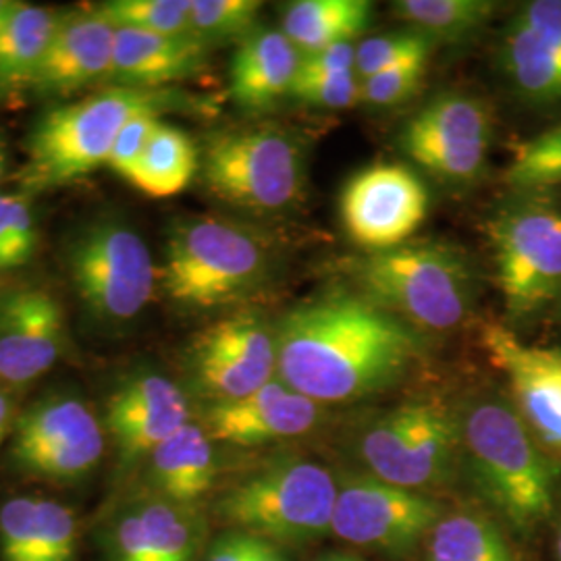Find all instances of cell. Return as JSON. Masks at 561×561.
<instances>
[{
  "label": "cell",
  "mask_w": 561,
  "mask_h": 561,
  "mask_svg": "<svg viewBox=\"0 0 561 561\" xmlns=\"http://www.w3.org/2000/svg\"><path fill=\"white\" fill-rule=\"evenodd\" d=\"M503 69L516 92L535 104L561 102V50L512 21L503 36Z\"/></svg>",
  "instance_id": "30"
},
{
  "label": "cell",
  "mask_w": 561,
  "mask_h": 561,
  "mask_svg": "<svg viewBox=\"0 0 561 561\" xmlns=\"http://www.w3.org/2000/svg\"><path fill=\"white\" fill-rule=\"evenodd\" d=\"M495 7L489 0H398L393 13L431 42H460L484 27Z\"/></svg>",
  "instance_id": "31"
},
{
  "label": "cell",
  "mask_w": 561,
  "mask_h": 561,
  "mask_svg": "<svg viewBox=\"0 0 561 561\" xmlns=\"http://www.w3.org/2000/svg\"><path fill=\"white\" fill-rule=\"evenodd\" d=\"M18 268L13 243H11V231L7 222V194L0 192V273Z\"/></svg>",
  "instance_id": "43"
},
{
  "label": "cell",
  "mask_w": 561,
  "mask_h": 561,
  "mask_svg": "<svg viewBox=\"0 0 561 561\" xmlns=\"http://www.w3.org/2000/svg\"><path fill=\"white\" fill-rule=\"evenodd\" d=\"M458 414L461 460L482 502L516 533H537L556 512L560 468L535 442L512 401L482 396Z\"/></svg>",
  "instance_id": "2"
},
{
  "label": "cell",
  "mask_w": 561,
  "mask_h": 561,
  "mask_svg": "<svg viewBox=\"0 0 561 561\" xmlns=\"http://www.w3.org/2000/svg\"><path fill=\"white\" fill-rule=\"evenodd\" d=\"M481 341L507 381L516 412L561 470V350L530 345L495 322L482 327Z\"/></svg>",
  "instance_id": "18"
},
{
  "label": "cell",
  "mask_w": 561,
  "mask_h": 561,
  "mask_svg": "<svg viewBox=\"0 0 561 561\" xmlns=\"http://www.w3.org/2000/svg\"><path fill=\"white\" fill-rule=\"evenodd\" d=\"M161 121L162 115H154V113L140 115V117L129 121L125 125V129L121 131L106 167H111L123 180L129 181V178L136 171V167H138V162H140L148 141L152 138V134L157 131Z\"/></svg>",
  "instance_id": "39"
},
{
  "label": "cell",
  "mask_w": 561,
  "mask_h": 561,
  "mask_svg": "<svg viewBox=\"0 0 561 561\" xmlns=\"http://www.w3.org/2000/svg\"><path fill=\"white\" fill-rule=\"evenodd\" d=\"M201 171V150L194 140L162 119L148 141L129 183L150 198H171L185 192Z\"/></svg>",
  "instance_id": "28"
},
{
  "label": "cell",
  "mask_w": 561,
  "mask_h": 561,
  "mask_svg": "<svg viewBox=\"0 0 561 561\" xmlns=\"http://www.w3.org/2000/svg\"><path fill=\"white\" fill-rule=\"evenodd\" d=\"M2 294H4V291H2V277H0V296H2Z\"/></svg>",
  "instance_id": "50"
},
{
  "label": "cell",
  "mask_w": 561,
  "mask_h": 561,
  "mask_svg": "<svg viewBox=\"0 0 561 561\" xmlns=\"http://www.w3.org/2000/svg\"><path fill=\"white\" fill-rule=\"evenodd\" d=\"M558 553H560V561H561V533H560V539H558Z\"/></svg>",
  "instance_id": "49"
},
{
  "label": "cell",
  "mask_w": 561,
  "mask_h": 561,
  "mask_svg": "<svg viewBox=\"0 0 561 561\" xmlns=\"http://www.w3.org/2000/svg\"><path fill=\"white\" fill-rule=\"evenodd\" d=\"M356 73V44H335L301 57L298 76Z\"/></svg>",
  "instance_id": "41"
},
{
  "label": "cell",
  "mask_w": 561,
  "mask_h": 561,
  "mask_svg": "<svg viewBox=\"0 0 561 561\" xmlns=\"http://www.w3.org/2000/svg\"><path fill=\"white\" fill-rule=\"evenodd\" d=\"M208 57V44L196 36H167L117 30L108 85L167 90L196 76Z\"/></svg>",
  "instance_id": "24"
},
{
  "label": "cell",
  "mask_w": 561,
  "mask_h": 561,
  "mask_svg": "<svg viewBox=\"0 0 561 561\" xmlns=\"http://www.w3.org/2000/svg\"><path fill=\"white\" fill-rule=\"evenodd\" d=\"M291 99L308 106L345 111L362 102V80L358 73L345 76H298Z\"/></svg>",
  "instance_id": "37"
},
{
  "label": "cell",
  "mask_w": 561,
  "mask_h": 561,
  "mask_svg": "<svg viewBox=\"0 0 561 561\" xmlns=\"http://www.w3.org/2000/svg\"><path fill=\"white\" fill-rule=\"evenodd\" d=\"M20 412L18 396H13V393H9L7 389L0 387V445L9 442Z\"/></svg>",
  "instance_id": "44"
},
{
  "label": "cell",
  "mask_w": 561,
  "mask_h": 561,
  "mask_svg": "<svg viewBox=\"0 0 561 561\" xmlns=\"http://www.w3.org/2000/svg\"><path fill=\"white\" fill-rule=\"evenodd\" d=\"M252 561H289L285 547L252 537Z\"/></svg>",
  "instance_id": "45"
},
{
  "label": "cell",
  "mask_w": 561,
  "mask_h": 561,
  "mask_svg": "<svg viewBox=\"0 0 561 561\" xmlns=\"http://www.w3.org/2000/svg\"><path fill=\"white\" fill-rule=\"evenodd\" d=\"M364 298L414 331L449 333L470 319L477 300L474 271L460 250L408 241L368 252L356 266Z\"/></svg>",
  "instance_id": "6"
},
{
  "label": "cell",
  "mask_w": 561,
  "mask_h": 561,
  "mask_svg": "<svg viewBox=\"0 0 561 561\" xmlns=\"http://www.w3.org/2000/svg\"><path fill=\"white\" fill-rule=\"evenodd\" d=\"M495 280L512 319H526L561 298V208L526 196L489 222Z\"/></svg>",
  "instance_id": "10"
},
{
  "label": "cell",
  "mask_w": 561,
  "mask_h": 561,
  "mask_svg": "<svg viewBox=\"0 0 561 561\" xmlns=\"http://www.w3.org/2000/svg\"><path fill=\"white\" fill-rule=\"evenodd\" d=\"M67 277L101 327L131 324L159 287V264L140 233L117 217L83 225L65 250Z\"/></svg>",
  "instance_id": "8"
},
{
  "label": "cell",
  "mask_w": 561,
  "mask_h": 561,
  "mask_svg": "<svg viewBox=\"0 0 561 561\" xmlns=\"http://www.w3.org/2000/svg\"><path fill=\"white\" fill-rule=\"evenodd\" d=\"M259 0H190V32L204 44L243 41L256 32Z\"/></svg>",
  "instance_id": "33"
},
{
  "label": "cell",
  "mask_w": 561,
  "mask_h": 561,
  "mask_svg": "<svg viewBox=\"0 0 561 561\" xmlns=\"http://www.w3.org/2000/svg\"><path fill=\"white\" fill-rule=\"evenodd\" d=\"M178 106L175 90L106 85L81 101L46 111L25 138L18 183L36 196L81 180L108 164L121 131L140 115H164Z\"/></svg>",
  "instance_id": "3"
},
{
  "label": "cell",
  "mask_w": 561,
  "mask_h": 561,
  "mask_svg": "<svg viewBox=\"0 0 561 561\" xmlns=\"http://www.w3.org/2000/svg\"><path fill=\"white\" fill-rule=\"evenodd\" d=\"M273 252L259 231L241 222L201 215L169 227L159 287L187 310L208 312L250 300L268 283Z\"/></svg>",
  "instance_id": "4"
},
{
  "label": "cell",
  "mask_w": 561,
  "mask_h": 561,
  "mask_svg": "<svg viewBox=\"0 0 561 561\" xmlns=\"http://www.w3.org/2000/svg\"><path fill=\"white\" fill-rule=\"evenodd\" d=\"M443 514V503L428 493L401 489L366 472H345L337 479L331 533L366 551L408 560L424 547Z\"/></svg>",
  "instance_id": "12"
},
{
  "label": "cell",
  "mask_w": 561,
  "mask_h": 561,
  "mask_svg": "<svg viewBox=\"0 0 561 561\" xmlns=\"http://www.w3.org/2000/svg\"><path fill=\"white\" fill-rule=\"evenodd\" d=\"M7 222H9L18 266L34 261L41 245V229L36 219L34 196L21 190L7 194Z\"/></svg>",
  "instance_id": "38"
},
{
  "label": "cell",
  "mask_w": 561,
  "mask_h": 561,
  "mask_svg": "<svg viewBox=\"0 0 561 561\" xmlns=\"http://www.w3.org/2000/svg\"><path fill=\"white\" fill-rule=\"evenodd\" d=\"M92 9L115 30L192 36L190 0H106L92 4Z\"/></svg>",
  "instance_id": "32"
},
{
  "label": "cell",
  "mask_w": 561,
  "mask_h": 561,
  "mask_svg": "<svg viewBox=\"0 0 561 561\" xmlns=\"http://www.w3.org/2000/svg\"><path fill=\"white\" fill-rule=\"evenodd\" d=\"M337 477L322 463L283 456L229 484L213 503L227 530L296 547L331 533Z\"/></svg>",
  "instance_id": "5"
},
{
  "label": "cell",
  "mask_w": 561,
  "mask_h": 561,
  "mask_svg": "<svg viewBox=\"0 0 561 561\" xmlns=\"http://www.w3.org/2000/svg\"><path fill=\"white\" fill-rule=\"evenodd\" d=\"M141 493L167 502L201 507L219 479L215 442L201 422H187L141 463Z\"/></svg>",
  "instance_id": "23"
},
{
  "label": "cell",
  "mask_w": 561,
  "mask_h": 561,
  "mask_svg": "<svg viewBox=\"0 0 561 561\" xmlns=\"http://www.w3.org/2000/svg\"><path fill=\"white\" fill-rule=\"evenodd\" d=\"M424 561H516L500 524L479 512L443 514L424 542Z\"/></svg>",
  "instance_id": "29"
},
{
  "label": "cell",
  "mask_w": 561,
  "mask_h": 561,
  "mask_svg": "<svg viewBox=\"0 0 561 561\" xmlns=\"http://www.w3.org/2000/svg\"><path fill=\"white\" fill-rule=\"evenodd\" d=\"M514 21L539 41L561 50V0H533Z\"/></svg>",
  "instance_id": "40"
},
{
  "label": "cell",
  "mask_w": 561,
  "mask_h": 561,
  "mask_svg": "<svg viewBox=\"0 0 561 561\" xmlns=\"http://www.w3.org/2000/svg\"><path fill=\"white\" fill-rule=\"evenodd\" d=\"M373 15L368 0H296L283 9L280 32L304 57L335 44H356Z\"/></svg>",
  "instance_id": "27"
},
{
  "label": "cell",
  "mask_w": 561,
  "mask_h": 561,
  "mask_svg": "<svg viewBox=\"0 0 561 561\" xmlns=\"http://www.w3.org/2000/svg\"><path fill=\"white\" fill-rule=\"evenodd\" d=\"M15 7H18V0H0V25L13 13Z\"/></svg>",
  "instance_id": "47"
},
{
  "label": "cell",
  "mask_w": 561,
  "mask_h": 561,
  "mask_svg": "<svg viewBox=\"0 0 561 561\" xmlns=\"http://www.w3.org/2000/svg\"><path fill=\"white\" fill-rule=\"evenodd\" d=\"M433 42L414 30L381 34L356 44V73L368 80L412 60H428Z\"/></svg>",
  "instance_id": "35"
},
{
  "label": "cell",
  "mask_w": 561,
  "mask_h": 561,
  "mask_svg": "<svg viewBox=\"0 0 561 561\" xmlns=\"http://www.w3.org/2000/svg\"><path fill=\"white\" fill-rule=\"evenodd\" d=\"M428 60H412L362 80V102L377 106V108H391L416 96L426 78Z\"/></svg>",
  "instance_id": "36"
},
{
  "label": "cell",
  "mask_w": 561,
  "mask_h": 561,
  "mask_svg": "<svg viewBox=\"0 0 561 561\" xmlns=\"http://www.w3.org/2000/svg\"><path fill=\"white\" fill-rule=\"evenodd\" d=\"M80 518L67 503L15 495L0 503V561H78Z\"/></svg>",
  "instance_id": "22"
},
{
  "label": "cell",
  "mask_w": 561,
  "mask_h": 561,
  "mask_svg": "<svg viewBox=\"0 0 561 561\" xmlns=\"http://www.w3.org/2000/svg\"><path fill=\"white\" fill-rule=\"evenodd\" d=\"M185 368L202 400H241L277 379L275 324L252 310L231 312L192 340Z\"/></svg>",
  "instance_id": "13"
},
{
  "label": "cell",
  "mask_w": 561,
  "mask_h": 561,
  "mask_svg": "<svg viewBox=\"0 0 561 561\" xmlns=\"http://www.w3.org/2000/svg\"><path fill=\"white\" fill-rule=\"evenodd\" d=\"M341 221L350 240L368 252L400 248L428 215L424 181L401 162H377L343 185Z\"/></svg>",
  "instance_id": "15"
},
{
  "label": "cell",
  "mask_w": 561,
  "mask_h": 561,
  "mask_svg": "<svg viewBox=\"0 0 561 561\" xmlns=\"http://www.w3.org/2000/svg\"><path fill=\"white\" fill-rule=\"evenodd\" d=\"M117 30L92 7L62 13L57 34L30 81L34 99H67L96 85H108Z\"/></svg>",
  "instance_id": "21"
},
{
  "label": "cell",
  "mask_w": 561,
  "mask_h": 561,
  "mask_svg": "<svg viewBox=\"0 0 561 561\" xmlns=\"http://www.w3.org/2000/svg\"><path fill=\"white\" fill-rule=\"evenodd\" d=\"M493 144L489 104L463 92H445L426 102L403 125L400 148L431 175L447 183L481 178Z\"/></svg>",
  "instance_id": "14"
},
{
  "label": "cell",
  "mask_w": 561,
  "mask_h": 561,
  "mask_svg": "<svg viewBox=\"0 0 561 561\" xmlns=\"http://www.w3.org/2000/svg\"><path fill=\"white\" fill-rule=\"evenodd\" d=\"M96 541L106 561H201L206 520L201 507L140 491L108 510Z\"/></svg>",
  "instance_id": "16"
},
{
  "label": "cell",
  "mask_w": 561,
  "mask_h": 561,
  "mask_svg": "<svg viewBox=\"0 0 561 561\" xmlns=\"http://www.w3.org/2000/svg\"><path fill=\"white\" fill-rule=\"evenodd\" d=\"M356 454L366 474L428 493L461 460L460 414L437 400L403 401L362 426Z\"/></svg>",
  "instance_id": "9"
},
{
  "label": "cell",
  "mask_w": 561,
  "mask_h": 561,
  "mask_svg": "<svg viewBox=\"0 0 561 561\" xmlns=\"http://www.w3.org/2000/svg\"><path fill=\"white\" fill-rule=\"evenodd\" d=\"M314 561H362L352 556V553H343V551H333V553H324L321 558H317Z\"/></svg>",
  "instance_id": "46"
},
{
  "label": "cell",
  "mask_w": 561,
  "mask_h": 561,
  "mask_svg": "<svg viewBox=\"0 0 561 561\" xmlns=\"http://www.w3.org/2000/svg\"><path fill=\"white\" fill-rule=\"evenodd\" d=\"M7 178V150L4 144L0 140V183Z\"/></svg>",
  "instance_id": "48"
},
{
  "label": "cell",
  "mask_w": 561,
  "mask_h": 561,
  "mask_svg": "<svg viewBox=\"0 0 561 561\" xmlns=\"http://www.w3.org/2000/svg\"><path fill=\"white\" fill-rule=\"evenodd\" d=\"M69 345L59 300L41 287L0 296V387L20 396L48 375Z\"/></svg>",
  "instance_id": "19"
},
{
  "label": "cell",
  "mask_w": 561,
  "mask_h": 561,
  "mask_svg": "<svg viewBox=\"0 0 561 561\" xmlns=\"http://www.w3.org/2000/svg\"><path fill=\"white\" fill-rule=\"evenodd\" d=\"M60 20L53 7L18 2L0 25V104L27 94Z\"/></svg>",
  "instance_id": "26"
},
{
  "label": "cell",
  "mask_w": 561,
  "mask_h": 561,
  "mask_svg": "<svg viewBox=\"0 0 561 561\" xmlns=\"http://www.w3.org/2000/svg\"><path fill=\"white\" fill-rule=\"evenodd\" d=\"M106 442L102 419L88 401L53 393L21 410L7 460L27 479L71 486L101 466Z\"/></svg>",
  "instance_id": "11"
},
{
  "label": "cell",
  "mask_w": 561,
  "mask_h": 561,
  "mask_svg": "<svg viewBox=\"0 0 561 561\" xmlns=\"http://www.w3.org/2000/svg\"><path fill=\"white\" fill-rule=\"evenodd\" d=\"M198 175L215 201L271 217L300 204L306 159L300 141L285 129L238 127L206 138Z\"/></svg>",
  "instance_id": "7"
},
{
  "label": "cell",
  "mask_w": 561,
  "mask_h": 561,
  "mask_svg": "<svg viewBox=\"0 0 561 561\" xmlns=\"http://www.w3.org/2000/svg\"><path fill=\"white\" fill-rule=\"evenodd\" d=\"M187 422H192V403L173 379L154 370L123 379L111 391L102 416L119 474H138L148 456Z\"/></svg>",
  "instance_id": "17"
},
{
  "label": "cell",
  "mask_w": 561,
  "mask_h": 561,
  "mask_svg": "<svg viewBox=\"0 0 561 561\" xmlns=\"http://www.w3.org/2000/svg\"><path fill=\"white\" fill-rule=\"evenodd\" d=\"M505 180L516 190H542L561 183V125L516 146Z\"/></svg>",
  "instance_id": "34"
},
{
  "label": "cell",
  "mask_w": 561,
  "mask_h": 561,
  "mask_svg": "<svg viewBox=\"0 0 561 561\" xmlns=\"http://www.w3.org/2000/svg\"><path fill=\"white\" fill-rule=\"evenodd\" d=\"M202 561H252V537L225 530L208 545Z\"/></svg>",
  "instance_id": "42"
},
{
  "label": "cell",
  "mask_w": 561,
  "mask_h": 561,
  "mask_svg": "<svg viewBox=\"0 0 561 561\" xmlns=\"http://www.w3.org/2000/svg\"><path fill=\"white\" fill-rule=\"evenodd\" d=\"M300 65V50L280 30H256L231 59L229 94L243 111L266 113L291 96Z\"/></svg>",
  "instance_id": "25"
},
{
  "label": "cell",
  "mask_w": 561,
  "mask_h": 561,
  "mask_svg": "<svg viewBox=\"0 0 561 561\" xmlns=\"http://www.w3.org/2000/svg\"><path fill=\"white\" fill-rule=\"evenodd\" d=\"M275 333L277 379L322 405L389 389L421 358L416 331L364 296L304 301Z\"/></svg>",
  "instance_id": "1"
},
{
  "label": "cell",
  "mask_w": 561,
  "mask_h": 561,
  "mask_svg": "<svg viewBox=\"0 0 561 561\" xmlns=\"http://www.w3.org/2000/svg\"><path fill=\"white\" fill-rule=\"evenodd\" d=\"M322 416V403L275 379L241 400L208 403L201 424L215 443L256 447L308 435Z\"/></svg>",
  "instance_id": "20"
}]
</instances>
